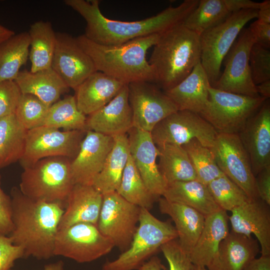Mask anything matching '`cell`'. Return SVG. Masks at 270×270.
I'll return each mask as SVG.
<instances>
[{
	"label": "cell",
	"mask_w": 270,
	"mask_h": 270,
	"mask_svg": "<svg viewBox=\"0 0 270 270\" xmlns=\"http://www.w3.org/2000/svg\"><path fill=\"white\" fill-rule=\"evenodd\" d=\"M125 85L112 76L96 71L74 90L78 108L88 116L108 104Z\"/></svg>",
	"instance_id": "cell-23"
},
{
	"label": "cell",
	"mask_w": 270,
	"mask_h": 270,
	"mask_svg": "<svg viewBox=\"0 0 270 270\" xmlns=\"http://www.w3.org/2000/svg\"><path fill=\"white\" fill-rule=\"evenodd\" d=\"M249 156L254 176L270 166V103L266 99L238 134Z\"/></svg>",
	"instance_id": "cell-17"
},
{
	"label": "cell",
	"mask_w": 270,
	"mask_h": 270,
	"mask_svg": "<svg viewBox=\"0 0 270 270\" xmlns=\"http://www.w3.org/2000/svg\"><path fill=\"white\" fill-rule=\"evenodd\" d=\"M256 10L232 13L226 20L200 35V63L211 86L218 80L222 64L244 26L256 18Z\"/></svg>",
	"instance_id": "cell-8"
},
{
	"label": "cell",
	"mask_w": 270,
	"mask_h": 270,
	"mask_svg": "<svg viewBox=\"0 0 270 270\" xmlns=\"http://www.w3.org/2000/svg\"><path fill=\"white\" fill-rule=\"evenodd\" d=\"M140 208L116 191L103 194L97 226L122 252L128 248L136 233Z\"/></svg>",
	"instance_id": "cell-12"
},
{
	"label": "cell",
	"mask_w": 270,
	"mask_h": 270,
	"mask_svg": "<svg viewBox=\"0 0 270 270\" xmlns=\"http://www.w3.org/2000/svg\"><path fill=\"white\" fill-rule=\"evenodd\" d=\"M228 216L222 209L206 216L200 234L190 254L192 264L207 268L218 252L220 245L229 234Z\"/></svg>",
	"instance_id": "cell-27"
},
{
	"label": "cell",
	"mask_w": 270,
	"mask_h": 270,
	"mask_svg": "<svg viewBox=\"0 0 270 270\" xmlns=\"http://www.w3.org/2000/svg\"><path fill=\"white\" fill-rule=\"evenodd\" d=\"M160 250L167 260L170 270H194L190 255L180 246L178 238L162 245Z\"/></svg>",
	"instance_id": "cell-42"
},
{
	"label": "cell",
	"mask_w": 270,
	"mask_h": 270,
	"mask_svg": "<svg viewBox=\"0 0 270 270\" xmlns=\"http://www.w3.org/2000/svg\"><path fill=\"white\" fill-rule=\"evenodd\" d=\"M116 192L129 202L148 210L152 208L156 200L158 199L146 186L130 154Z\"/></svg>",
	"instance_id": "cell-37"
},
{
	"label": "cell",
	"mask_w": 270,
	"mask_h": 270,
	"mask_svg": "<svg viewBox=\"0 0 270 270\" xmlns=\"http://www.w3.org/2000/svg\"><path fill=\"white\" fill-rule=\"evenodd\" d=\"M244 270H270V256L254 258Z\"/></svg>",
	"instance_id": "cell-49"
},
{
	"label": "cell",
	"mask_w": 270,
	"mask_h": 270,
	"mask_svg": "<svg viewBox=\"0 0 270 270\" xmlns=\"http://www.w3.org/2000/svg\"><path fill=\"white\" fill-rule=\"evenodd\" d=\"M103 195L92 185L74 184L70 192L58 230L78 223L97 225Z\"/></svg>",
	"instance_id": "cell-22"
},
{
	"label": "cell",
	"mask_w": 270,
	"mask_h": 270,
	"mask_svg": "<svg viewBox=\"0 0 270 270\" xmlns=\"http://www.w3.org/2000/svg\"><path fill=\"white\" fill-rule=\"evenodd\" d=\"M86 117L78 108L74 96L68 95L49 108L44 126L64 130H86Z\"/></svg>",
	"instance_id": "cell-36"
},
{
	"label": "cell",
	"mask_w": 270,
	"mask_h": 270,
	"mask_svg": "<svg viewBox=\"0 0 270 270\" xmlns=\"http://www.w3.org/2000/svg\"><path fill=\"white\" fill-rule=\"evenodd\" d=\"M187 152L196 175V180L208 186L224 174L218 167L211 149L193 139L182 146Z\"/></svg>",
	"instance_id": "cell-38"
},
{
	"label": "cell",
	"mask_w": 270,
	"mask_h": 270,
	"mask_svg": "<svg viewBox=\"0 0 270 270\" xmlns=\"http://www.w3.org/2000/svg\"><path fill=\"white\" fill-rule=\"evenodd\" d=\"M12 198L1 188L0 175V234L8 236L12 232Z\"/></svg>",
	"instance_id": "cell-45"
},
{
	"label": "cell",
	"mask_w": 270,
	"mask_h": 270,
	"mask_svg": "<svg viewBox=\"0 0 270 270\" xmlns=\"http://www.w3.org/2000/svg\"><path fill=\"white\" fill-rule=\"evenodd\" d=\"M86 130H60L42 126L28 130L24 154L20 160L23 168L46 158L62 156L74 159Z\"/></svg>",
	"instance_id": "cell-10"
},
{
	"label": "cell",
	"mask_w": 270,
	"mask_h": 270,
	"mask_svg": "<svg viewBox=\"0 0 270 270\" xmlns=\"http://www.w3.org/2000/svg\"><path fill=\"white\" fill-rule=\"evenodd\" d=\"M260 252L256 240L229 232L221 242L218 252L207 270H244Z\"/></svg>",
	"instance_id": "cell-24"
},
{
	"label": "cell",
	"mask_w": 270,
	"mask_h": 270,
	"mask_svg": "<svg viewBox=\"0 0 270 270\" xmlns=\"http://www.w3.org/2000/svg\"><path fill=\"white\" fill-rule=\"evenodd\" d=\"M258 20L268 24H270V0L263 2L261 8L258 10Z\"/></svg>",
	"instance_id": "cell-51"
},
{
	"label": "cell",
	"mask_w": 270,
	"mask_h": 270,
	"mask_svg": "<svg viewBox=\"0 0 270 270\" xmlns=\"http://www.w3.org/2000/svg\"><path fill=\"white\" fill-rule=\"evenodd\" d=\"M200 58V36L181 24L159 34L148 62L154 84L166 92L189 75Z\"/></svg>",
	"instance_id": "cell-4"
},
{
	"label": "cell",
	"mask_w": 270,
	"mask_h": 270,
	"mask_svg": "<svg viewBox=\"0 0 270 270\" xmlns=\"http://www.w3.org/2000/svg\"><path fill=\"white\" fill-rule=\"evenodd\" d=\"M225 3L231 13L243 10H258L263 2H258L250 0H224Z\"/></svg>",
	"instance_id": "cell-48"
},
{
	"label": "cell",
	"mask_w": 270,
	"mask_h": 270,
	"mask_svg": "<svg viewBox=\"0 0 270 270\" xmlns=\"http://www.w3.org/2000/svg\"><path fill=\"white\" fill-rule=\"evenodd\" d=\"M127 134L134 163L149 191L158 199L164 192L167 184L156 162L158 148L150 132L133 127Z\"/></svg>",
	"instance_id": "cell-19"
},
{
	"label": "cell",
	"mask_w": 270,
	"mask_h": 270,
	"mask_svg": "<svg viewBox=\"0 0 270 270\" xmlns=\"http://www.w3.org/2000/svg\"><path fill=\"white\" fill-rule=\"evenodd\" d=\"M255 178L259 198L270 205V166L262 170Z\"/></svg>",
	"instance_id": "cell-47"
},
{
	"label": "cell",
	"mask_w": 270,
	"mask_h": 270,
	"mask_svg": "<svg viewBox=\"0 0 270 270\" xmlns=\"http://www.w3.org/2000/svg\"><path fill=\"white\" fill-rule=\"evenodd\" d=\"M134 127L128 84L108 104L86 118V130L110 136L127 134Z\"/></svg>",
	"instance_id": "cell-21"
},
{
	"label": "cell",
	"mask_w": 270,
	"mask_h": 270,
	"mask_svg": "<svg viewBox=\"0 0 270 270\" xmlns=\"http://www.w3.org/2000/svg\"><path fill=\"white\" fill-rule=\"evenodd\" d=\"M210 148L222 173L251 200L260 198L249 156L238 134H218Z\"/></svg>",
	"instance_id": "cell-13"
},
{
	"label": "cell",
	"mask_w": 270,
	"mask_h": 270,
	"mask_svg": "<svg viewBox=\"0 0 270 270\" xmlns=\"http://www.w3.org/2000/svg\"><path fill=\"white\" fill-rule=\"evenodd\" d=\"M194 270H207L204 267L198 266H194Z\"/></svg>",
	"instance_id": "cell-55"
},
{
	"label": "cell",
	"mask_w": 270,
	"mask_h": 270,
	"mask_svg": "<svg viewBox=\"0 0 270 270\" xmlns=\"http://www.w3.org/2000/svg\"><path fill=\"white\" fill-rule=\"evenodd\" d=\"M24 258L22 248L14 244L8 236L0 234V270H10L18 259Z\"/></svg>",
	"instance_id": "cell-44"
},
{
	"label": "cell",
	"mask_w": 270,
	"mask_h": 270,
	"mask_svg": "<svg viewBox=\"0 0 270 270\" xmlns=\"http://www.w3.org/2000/svg\"><path fill=\"white\" fill-rule=\"evenodd\" d=\"M13 228L8 236L22 248L24 258L47 260L54 256L56 238L64 206L31 199L14 186L10 190Z\"/></svg>",
	"instance_id": "cell-2"
},
{
	"label": "cell",
	"mask_w": 270,
	"mask_h": 270,
	"mask_svg": "<svg viewBox=\"0 0 270 270\" xmlns=\"http://www.w3.org/2000/svg\"><path fill=\"white\" fill-rule=\"evenodd\" d=\"M232 232L254 234L260 245L261 256H270V205L260 198L250 200L231 211Z\"/></svg>",
	"instance_id": "cell-20"
},
{
	"label": "cell",
	"mask_w": 270,
	"mask_h": 270,
	"mask_svg": "<svg viewBox=\"0 0 270 270\" xmlns=\"http://www.w3.org/2000/svg\"><path fill=\"white\" fill-rule=\"evenodd\" d=\"M114 247L113 242L100 231L97 225L78 223L58 230L54 256L86 263L108 254Z\"/></svg>",
	"instance_id": "cell-9"
},
{
	"label": "cell",
	"mask_w": 270,
	"mask_h": 270,
	"mask_svg": "<svg viewBox=\"0 0 270 270\" xmlns=\"http://www.w3.org/2000/svg\"><path fill=\"white\" fill-rule=\"evenodd\" d=\"M250 66L252 80L258 85L270 80V51L254 44L250 54Z\"/></svg>",
	"instance_id": "cell-41"
},
{
	"label": "cell",
	"mask_w": 270,
	"mask_h": 270,
	"mask_svg": "<svg viewBox=\"0 0 270 270\" xmlns=\"http://www.w3.org/2000/svg\"><path fill=\"white\" fill-rule=\"evenodd\" d=\"M158 208L162 214L168 216L174 222L178 244L190 254L202 230L206 216L190 206L163 197L158 198Z\"/></svg>",
	"instance_id": "cell-26"
},
{
	"label": "cell",
	"mask_w": 270,
	"mask_h": 270,
	"mask_svg": "<svg viewBox=\"0 0 270 270\" xmlns=\"http://www.w3.org/2000/svg\"><path fill=\"white\" fill-rule=\"evenodd\" d=\"M15 34L14 32L0 24V44Z\"/></svg>",
	"instance_id": "cell-53"
},
{
	"label": "cell",
	"mask_w": 270,
	"mask_h": 270,
	"mask_svg": "<svg viewBox=\"0 0 270 270\" xmlns=\"http://www.w3.org/2000/svg\"><path fill=\"white\" fill-rule=\"evenodd\" d=\"M14 82L22 94H30L50 106L70 88L51 68L32 72H19Z\"/></svg>",
	"instance_id": "cell-28"
},
{
	"label": "cell",
	"mask_w": 270,
	"mask_h": 270,
	"mask_svg": "<svg viewBox=\"0 0 270 270\" xmlns=\"http://www.w3.org/2000/svg\"><path fill=\"white\" fill-rule=\"evenodd\" d=\"M159 34L132 40L118 46L95 43L84 34L76 38L82 50L92 60L96 71L126 84L146 81L154 83V70L146 60L148 49L157 42Z\"/></svg>",
	"instance_id": "cell-3"
},
{
	"label": "cell",
	"mask_w": 270,
	"mask_h": 270,
	"mask_svg": "<svg viewBox=\"0 0 270 270\" xmlns=\"http://www.w3.org/2000/svg\"><path fill=\"white\" fill-rule=\"evenodd\" d=\"M44 270H64V263L62 260L49 263L44 266Z\"/></svg>",
	"instance_id": "cell-54"
},
{
	"label": "cell",
	"mask_w": 270,
	"mask_h": 270,
	"mask_svg": "<svg viewBox=\"0 0 270 270\" xmlns=\"http://www.w3.org/2000/svg\"><path fill=\"white\" fill-rule=\"evenodd\" d=\"M162 197L168 201L190 206L205 216L220 209L208 186L196 180L168 184Z\"/></svg>",
	"instance_id": "cell-30"
},
{
	"label": "cell",
	"mask_w": 270,
	"mask_h": 270,
	"mask_svg": "<svg viewBox=\"0 0 270 270\" xmlns=\"http://www.w3.org/2000/svg\"><path fill=\"white\" fill-rule=\"evenodd\" d=\"M160 259L156 256H152L144 262L138 270H164Z\"/></svg>",
	"instance_id": "cell-50"
},
{
	"label": "cell",
	"mask_w": 270,
	"mask_h": 270,
	"mask_svg": "<svg viewBox=\"0 0 270 270\" xmlns=\"http://www.w3.org/2000/svg\"><path fill=\"white\" fill-rule=\"evenodd\" d=\"M65 4L85 20L84 36L106 46H118L132 40L160 34L182 24L196 8L199 0H186L177 6H170L157 14L136 21H122L105 16L98 0H65Z\"/></svg>",
	"instance_id": "cell-1"
},
{
	"label": "cell",
	"mask_w": 270,
	"mask_h": 270,
	"mask_svg": "<svg viewBox=\"0 0 270 270\" xmlns=\"http://www.w3.org/2000/svg\"><path fill=\"white\" fill-rule=\"evenodd\" d=\"M72 160L62 156L42 158L24 168L19 189L26 196L65 206L74 185L70 171Z\"/></svg>",
	"instance_id": "cell-5"
},
{
	"label": "cell",
	"mask_w": 270,
	"mask_h": 270,
	"mask_svg": "<svg viewBox=\"0 0 270 270\" xmlns=\"http://www.w3.org/2000/svg\"><path fill=\"white\" fill-rule=\"evenodd\" d=\"M224 58L225 68L212 87L234 94L256 98V86L252 80L249 58L254 44L248 28H243Z\"/></svg>",
	"instance_id": "cell-14"
},
{
	"label": "cell",
	"mask_w": 270,
	"mask_h": 270,
	"mask_svg": "<svg viewBox=\"0 0 270 270\" xmlns=\"http://www.w3.org/2000/svg\"><path fill=\"white\" fill-rule=\"evenodd\" d=\"M258 94L261 96L268 99L270 97V80L256 85Z\"/></svg>",
	"instance_id": "cell-52"
},
{
	"label": "cell",
	"mask_w": 270,
	"mask_h": 270,
	"mask_svg": "<svg viewBox=\"0 0 270 270\" xmlns=\"http://www.w3.org/2000/svg\"><path fill=\"white\" fill-rule=\"evenodd\" d=\"M51 67L66 86L74 90L96 71L91 58L79 45L76 38L66 32H56Z\"/></svg>",
	"instance_id": "cell-16"
},
{
	"label": "cell",
	"mask_w": 270,
	"mask_h": 270,
	"mask_svg": "<svg viewBox=\"0 0 270 270\" xmlns=\"http://www.w3.org/2000/svg\"><path fill=\"white\" fill-rule=\"evenodd\" d=\"M211 86L206 73L200 62L184 79L164 92L178 110H186L199 114L208 101Z\"/></svg>",
	"instance_id": "cell-25"
},
{
	"label": "cell",
	"mask_w": 270,
	"mask_h": 270,
	"mask_svg": "<svg viewBox=\"0 0 270 270\" xmlns=\"http://www.w3.org/2000/svg\"><path fill=\"white\" fill-rule=\"evenodd\" d=\"M21 94L14 80L0 82V118L15 114Z\"/></svg>",
	"instance_id": "cell-43"
},
{
	"label": "cell",
	"mask_w": 270,
	"mask_h": 270,
	"mask_svg": "<svg viewBox=\"0 0 270 270\" xmlns=\"http://www.w3.org/2000/svg\"><path fill=\"white\" fill-rule=\"evenodd\" d=\"M114 143V137L87 130L79 151L70 162L74 184L92 185Z\"/></svg>",
	"instance_id": "cell-18"
},
{
	"label": "cell",
	"mask_w": 270,
	"mask_h": 270,
	"mask_svg": "<svg viewBox=\"0 0 270 270\" xmlns=\"http://www.w3.org/2000/svg\"><path fill=\"white\" fill-rule=\"evenodd\" d=\"M248 28L254 38L255 44L270 49V24L257 20L250 24Z\"/></svg>",
	"instance_id": "cell-46"
},
{
	"label": "cell",
	"mask_w": 270,
	"mask_h": 270,
	"mask_svg": "<svg viewBox=\"0 0 270 270\" xmlns=\"http://www.w3.org/2000/svg\"><path fill=\"white\" fill-rule=\"evenodd\" d=\"M30 39L28 58L32 72L51 68L56 44V32L48 21L34 22L28 32Z\"/></svg>",
	"instance_id": "cell-31"
},
{
	"label": "cell",
	"mask_w": 270,
	"mask_h": 270,
	"mask_svg": "<svg viewBox=\"0 0 270 270\" xmlns=\"http://www.w3.org/2000/svg\"><path fill=\"white\" fill-rule=\"evenodd\" d=\"M266 99L234 94L210 87L208 101L199 114L218 134H238Z\"/></svg>",
	"instance_id": "cell-7"
},
{
	"label": "cell",
	"mask_w": 270,
	"mask_h": 270,
	"mask_svg": "<svg viewBox=\"0 0 270 270\" xmlns=\"http://www.w3.org/2000/svg\"><path fill=\"white\" fill-rule=\"evenodd\" d=\"M27 132L14 114L0 118V168L22 158Z\"/></svg>",
	"instance_id": "cell-33"
},
{
	"label": "cell",
	"mask_w": 270,
	"mask_h": 270,
	"mask_svg": "<svg viewBox=\"0 0 270 270\" xmlns=\"http://www.w3.org/2000/svg\"><path fill=\"white\" fill-rule=\"evenodd\" d=\"M160 171L168 184L196 180L194 166L182 146L166 144L157 146Z\"/></svg>",
	"instance_id": "cell-32"
},
{
	"label": "cell",
	"mask_w": 270,
	"mask_h": 270,
	"mask_svg": "<svg viewBox=\"0 0 270 270\" xmlns=\"http://www.w3.org/2000/svg\"><path fill=\"white\" fill-rule=\"evenodd\" d=\"M232 14L224 0H200L182 24L200 36L224 22Z\"/></svg>",
	"instance_id": "cell-35"
},
{
	"label": "cell",
	"mask_w": 270,
	"mask_h": 270,
	"mask_svg": "<svg viewBox=\"0 0 270 270\" xmlns=\"http://www.w3.org/2000/svg\"><path fill=\"white\" fill-rule=\"evenodd\" d=\"M156 146L166 144L183 146L193 139L211 148L218 133L199 114L178 110L158 122L150 132Z\"/></svg>",
	"instance_id": "cell-11"
},
{
	"label": "cell",
	"mask_w": 270,
	"mask_h": 270,
	"mask_svg": "<svg viewBox=\"0 0 270 270\" xmlns=\"http://www.w3.org/2000/svg\"><path fill=\"white\" fill-rule=\"evenodd\" d=\"M50 107L34 95L22 94L14 114L28 130L44 125Z\"/></svg>",
	"instance_id": "cell-40"
},
{
	"label": "cell",
	"mask_w": 270,
	"mask_h": 270,
	"mask_svg": "<svg viewBox=\"0 0 270 270\" xmlns=\"http://www.w3.org/2000/svg\"><path fill=\"white\" fill-rule=\"evenodd\" d=\"M134 128L150 132L160 121L178 110L164 91L153 82L141 81L128 84Z\"/></svg>",
	"instance_id": "cell-15"
},
{
	"label": "cell",
	"mask_w": 270,
	"mask_h": 270,
	"mask_svg": "<svg viewBox=\"0 0 270 270\" xmlns=\"http://www.w3.org/2000/svg\"><path fill=\"white\" fill-rule=\"evenodd\" d=\"M207 186L216 203L226 212H231L251 200L224 174L212 180Z\"/></svg>",
	"instance_id": "cell-39"
},
{
	"label": "cell",
	"mask_w": 270,
	"mask_h": 270,
	"mask_svg": "<svg viewBox=\"0 0 270 270\" xmlns=\"http://www.w3.org/2000/svg\"><path fill=\"white\" fill-rule=\"evenodd\" d=\"M178 238L170 221H162L150 210L140 208L138 228L128 248L115 260L107 261L102 270H135L166 243Z\"/></svg>",
	"instance_id": "cell-6"
},
{
	"label": "cell",
	"mask_w": 270,
	"mask_h": 270,
	"mask_svg": "<svg viewBox=\"0 0 270 270\" xmlns=\"http://www.w3.org/2000/svg\"><path fill=\"white\" fill-rule=\"evenodd\" d=\"M30 45L28 32L15 34L0 44V82L16 80L28 60Z\"/></svg>",
	"instance_id": "cell-34"
},
{
	"label": "cell",
	"mask_w": 270,
	"mask_h": 270,
	"mask_svg": "<svg viewBox=\"0 0 270 270\" xmlns=\"http://www.w3.org/2000/svg\"><path fill=\"white\" fill-rule=\"evenodd\" d=\"M114 143L92 186L102 195L116 191L130 154L127 134L114 136Z\"/></svg>",
	"instance_id": "cell-29"
}]
</instances>
